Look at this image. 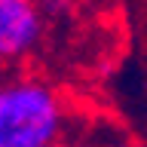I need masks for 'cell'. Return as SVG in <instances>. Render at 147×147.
<instances>
[{"label":"cell","mask_w":147,"mask_h":147,"mask_svg":"<svg viewBox=\"0 0 147 147\" xmlns=\"http://www.w3.org/2000/svg\"><path fill=\"white\" fill-rule=\"evenodd\" d=\"M77 117L58 83L28 67L0 71V147H71Z\"/></svg>","instance_id":"obj_1"},{"label":"cell","mask_w":147,"mask_h":147,"mask_svg":"<svg viewBox=\"0 0 147 147\" xmlns=\"http://www.w3.org/2000/svg\"><path fill=\"white\" fill-rule=\"evenodd\" d=\"M49 16L40 0H0V71L25 67L46 43Z\"/></svg>","instance_id":"obj_2"},{"label":"cell","mask_w":147,"mask_h":147,"mask_svg":"<svg viewBox=\"0 0 147 147\" xmlns=\"http://www.w3.org/2000/svg\"><path fill=\"white\" fill-rule=\"evenodd\" d=\"M89 147H110V144H89Z\"/></svg>","instance_id":"obj_3"}]
</instances>
